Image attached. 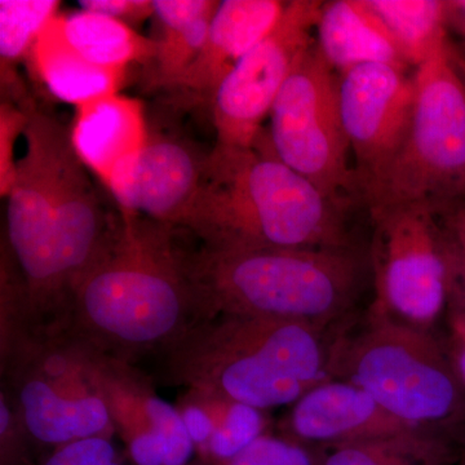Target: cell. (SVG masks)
Masks as SVG:
<instances>
[{
  "label": "cell",
  "mask_w": 465,
  "mask_h": 465,
  "mask_svg": "<svg viewBox=\"0 0 465 465\" xmlns=\"http://www.w3.org/2000/svg\"><path fill=\"white\" fill-rule=\"evenodd\" d=\"M174 229L121 216L70 293L63 330L104 354L133 363L157 356L202 313Z\"/></svg>",
  "instance_id": "cell-1"
},
{
  "label": "cell",
  "mask_w": 465,
  "mask_h": 465,
  "mask_svg": "<svg viewBox=\"0 0 465 465\" xmlns=\"http://www.w3.org/2000/svg\"><path fill=\"white\" fill-rule=\"evenodd\" d=\"M347 208L284 164L262 133L251 148L213 146L174 231L220 251L347 249Z\"/></svg>",
  "instance_id": "cell-2"
},
{
  "label": "cell",
  "mask_w": 465,
  "mask_h": 465,
  "mask_svg": "<svg viewBox=\"0 0 465 465\" xmlns=\"http://www.w3.org/2000/svg\"><path fill=\"white\" fill-rule=\"evenodd\" d=\"M336 332L293 321L203 318L159 351L157 374L167 384L266 412L292 406L331 379Z\"/></svg>",
  "instance_id": "cell-3"
},
{
  "label": "cell",
  "mask_w": 465,
  "mask_h": 465,
  "mask_svg": "<svg viewBox=\"0 0 465 465\" xmlns=\"http://www.w3.org/2000/svg\"><path fill=\"white\" fill-rule=\"evenodd\" d=\"M202 318L293 321L339 331L356 317L366 260L347 249L183 250Z\"/></svg>",
  "instance_id": "cell-4"
},
{
  "label": "cell",
  "mask_w": 465,
  "mask_h": 465,
  "mask_svg": "<svg viewBox=\"0 0 465 465\" xmlns=\"http://www.w3.org/2000/svg\"><path fill=\"white\" fill-rule=\"evenodd\" d=\"M330 375L362 388L410 427L463 445L465 388L433 332L369 311L333 336Z\"/></svg>",
  "instance_id": "cell-5"
},
{
  "label": "cell",
  "mask_w": 465,
  "mask_h": 465,
  "mask_svg": "<svg viewBox=\"0 0 465 465\" xmlns=\"http://www.w3.org/2000/svg\"><path fill=\"white\" fill-rule=\"evenodd\" d=\"M0 347L2 391L41 458L75 440L113 437L94 349L65 331L33 327L2 339Z\"/></svg>",
  "instance_id": "cell-6"
},
{
  "label": "cell",
  "mask_w": 465,
  "mask_h": 465,
  "mask_svg": "<svg viewBox=\"0 0 465 465\" xmlns=\"http://www.w3.org/2000/svg\"><path fill=\"white\" fill-rule=\"evenodd\" d=\"M414 78L405 142L361 198L370 215L403 206L440 211L465 200V79L450 42L416 67Z\"/></svg>",
  "instance_id": "cell-7"
},
{
  "label": "cell",
  "mask_w": 465,
  "mask_h": 465,
  "mask_svg": "<svg viewBox=\"0 0 465 465\" xmlns=\"http://www.w3.org/2000/svg\"><path fill=\"white\" fill-rule=\"evenodd\" d=\"M26 152L17 161L7 195V247L25 292L35 330L63 329L67 295L57 264V197L61 166L73 145L70 128L54 115L24 104Z\"/></svg>",
  "instance_id": "cell-8"
},
{
  "label": "cell",
  "mask_w": 465,
  "mask_h": 465,
  "mask_svg": "<svg viewBox=\"0 0 465 465\" xmlns=\"http://www.w3.org/2000/svg\"><path fill=\"white\" fill-rule=\"evenodd\" d=\"M370 216L374 302L369 311L433 332L451 302L455 278L454 250L439 211L403 206Z\"/></svg>",
  "instance_id": "cell-9"
},
{
  "label": "cell",
  "mask_w": 465,
  "mask_h": 465,
  "mask_svg": "<svg viewBox=\"0 0 465 465\" xmlns=\"http://www.w3.org/2000/svg\"><path fill=\"white\" fill-rule=\"evenodd\" d=\"M269 118L278 158L327 198L348 207L358 194L339 105V76L317 43L287 78Z\"/></svg>",
  "instance_id": "cell-10"
},
{
  "label": "cell",
  "mask_w": 465,
  "mask_h": 465,
  "mask_svg": "<svg viewBox=\"0 0 465 465\" xmlns=\"http://www.w3.org/2000/svg\"><path fill=\"white\" fill-rule=\"evenodd\" d=\"M322 5L316 0L287 2L274 29L226 76L211 106L216 145H255L287 78L316 43L313 30Z\"/></svg>",
  "instance_id": "cell-11"
},
{
  "label": "cell",
  "mask_w": 465,
  "mask_h": 465,
  "mask_svg": "<svg viewBox=\"0 0 465 465\" xmlns=\"http://www.w3.org/2000/svg\"><path fill=\"white\" fill-rule=\"evenodd\" d=\"M407 67L369 64L339 76V105L354 157L358 198L379 180L405 142L415 103Z\"/></svg>",
  "instance_id": "cell-12"
},
{
  "label": "cell",
  "mask_w": 465,
  "mask_h": 465,
  "mask_svg": "<svg viewBox=\"0 0 465 465\" xmlns=\"http://www.w3.org/2000/svg\"><path fill=\"white\" fill-rule=\"evenodd\" d=\"M97 378L133 465H188L194 443L176 407L155 394L133 363L96 353Z\"/></svg>",
  "instance_id": "cell-13"
},
{
  "label": "cell",
  "mask_w": 465,
  "mask_h": 465,
  "mask_svg": "<svg viewBox=\"0 0 465 465\" xmlns=\"http://www.w3.org/2000/svg\"><path fill=\"white\" fill-rule=\"evenodd\" d=\"M283 434L314 449L432 437L401 421L353 382L333 378L291 406Z\"/></svg>",
  "instance_id": "cell-14"
},
{
  "label": "cell",
  "mask_w": 465,
  "mask_h": 465,
  "mask_svg": "<svg viewBox=\"0 0 465 465\" xmlns=\"http://www.w3.org/2000/svg\"><path fill=\"white\" fill-rule=\"evenodd\" d=\"M206 154L191 143L150 134L130 173L113 188L121 216H143L176 229L198 188Z\"/></svg>",
  "instance_id": "cell-15"
},
{
  "label": "cell",
  "mask_w": 465,
  "mask_h": 465,
  "mask_svg": "<svg viewBox=\"0 0 465 465\" xmlns=\"http://www.w3.org/2000/svg\"><path fill=\"white\" fill-rule=\"evenodd\" d=\"M286 5L278 0L220 2L203 48L171 92L213 106L226 76L274 29Z\"/></svg>",
  "instance_id": "cell-16"
},
{
  "label": "cell",
  "mask_w": 465,
  "mask_h": 465,
  "mask_svg": "<svg viewBox=\"0 0 465 465\" xmlns=\"http://www.w3.org/2000/svg\"><path fill=\"white\" fill-rule=\"evenodd\" d=\"M150 134L142 101L121 94L75 106L70 127L76 154L106 191L134 167Z\"/></svg>",
  "instance_id": "cell-17"
},
{
  "label": "cell",
  "mask_w": 465,
  "mask_h": 465,
  "mask_svg": "<svg viewBox=\"0 0 465 465\" xmlns=\"http://www.w3.org/2000/svg\"><path fill=\"white\" fill-rule=\"evenodd\" d=\"M316 30L318 50L336 73L369 64L407 67L369 0L323 2Z\"/></svg>",
  "instance_id": "cell-18"
},
{
  "label": "cell",
  "mask_w": 465,
  "mask_h": 465,
  "mask_svg": "<svg viewBox=\"0 0 465 465\" xmlns=\"http://www.w3.org/2000/svg\"><path fill=\"white\" fill-rule=\"evenodd\" d=\"M30 56L45 88L56 99L74 106L119 94L127 74L124 70L99 66L82 56L67 41L64 15L60 14L43 27Z\"/></svg>",
  "instance_id": "cell-19"
},
{
  "label": "cell",
  "mask_w": 465,
  "mask_h": 465,
  "mask_svg": "<svg viewBox=\"0 0 465 465\" xmlns=\"http://www.w3.org/2000/svg\"><path fill=\"white\" fill-rule=\"evenodd\" d=\"M220 2L215 0H154L159 24L157 54L152 84L173 91L203 48Z\"/></svg>",
  "instance_id": "cell-20"
},
{
  "label": "cell",
  "mask_w": 465,
  "mask_h": 465,
  "mask_svg": "<svg viewBox=\"0 0 465 465\" xmlns=\"http://www.w3.org/2000/svg\"><path fill=\"white\" fill-rule=\"evenodd\" d=\"M64 30L70 45L96 65L124 70L134 64L153 63L157 42L105 15L84 11L65 16Z\"/></svg>",
  "instance_id": "cell-21"
},
{
  "label": "cell",
  "mask_w": 465,
  "mask_h": 465,
  "mask_svg": "<svg viewBox=\"0 0 465 465\" xmlns=\"http://www.w3.org/2000/svg\"><path fill=\"white\" fill-rule=\"evenodd\" d=\"M387 26L407 66L419 67L436 54L448 36V2L369 0Z\"/></svg>",
  "instance_id": "cell-22"
},
{
  "label": "cell",
  "mask_w": 465,
  "mask_h": 465,
  "mask_svg": "<svg viewBox=\"0 0 465 465\" xmlns=\"http://www.w3.org/2000/svg\"><path fill=\"white\" fill-rule=\"evenodd\" d=\"M321 465H452L457 448L433 437L367 440L317 449Z\"/></svg>",
  "instance_id": "cell-23"
},
{
  "label": "cell",
  "mask_w": 465,
  "mask_h": 465,
  "mask_svg": "<svg viewBox=\"0 0 465 465\" xmlns=\"http://www.w3.org/2000/svg\"><path fill=\"white\" fill-rule=\"evenodd\" d=\"M194 391L207 407L213 421V433L200 452V460L207 465H229L251 443L268 433L265 411Z\"/></svg>",
  "instance_id": "cell-24"
},
{
  "label": "cell",
  "mask_w": 465,
  "mask_h": 465,
  "mask_svg": "<svg viewBox=\"0 0 465 465\" xmlns=\"http://www.w3.org/2000/svg\"><path fill=\"white\" fill-rule=\"evenodd\" d=\"M56 0H0L2 84H16L12 66L32 54L43 27L58 15Z\"/></svg>",
  "instance_id": "cell-25"
},
{
  "label": "cell",
  "mask_w": 465,
  "mask_h": 465,
  "mask_svg": "<svg viewBox=\"0 0 465 465\" xmlns=\"http://www.w3.org/2000/svg\"><path fill=\"white\" fill-rule=\"evenodd\" d=\"M229 465H321L317 449L290 437L262 434Z\"/></svg>",
  "instance_id": "cell-26"
},
{
  "label": "cell",
  "mask_w": 465,
  "mask_h": 465,
  "mask_svg": "<svg viewBox=\"0 0 465 465\" xmlns=\"http://www.w3.org/2000/svg\"><path fill=\"white\" fill-rule=\"evenodd\" d=\"M38 465H133L119 454L112 437H91L43 455Z\"/></svg>",
  "instance_id": "cell-27"
},
{
  "label": "cell",
  "mask_w": 465,
  "mask_h": 465,
  "mask_svg": "<svg viewBox=\"0 0 465 465\" xmlns=\"http://www.w3.org/2000/svg\"><path fill=\"white\" fill-rule=\"evenodd\" d=\"M26 124L25 109L12 101L2 100V105H0V194L3 198H7L14 185L17 167L15 145L18 137L24 136Z\"/></svg>",
  "instance_id": "cell-28"
},
{
  "label": "cell",
  "mask_w": 465,
  "mask_h": 465,
  "mask_svg": "<svg viewBox=\"0 0 465 465\" xmlns=\"http://www.w3.org/2000/svg\"><path fill=\"white\" fill-rule=\"evenodd\" d=\"M41 455L34 448L32 440L5 394L0 393V465H38Z\"/></svg>",
  "instance_id": "cell-29"
},
{
  "label": "cell",
  "mask_w": 465,
  "mask_h": 465,
  "mask_svg": "<svg viewBox=\"0 0 465 465\" xmlns=\"http://www.w3.org/2000/svg\"><path fill=\"white\" fill-rule=\"evenodd\" d=\"M78 5L84 11L115 18L134 30L155 16L154 0H81Z\"/></svg>",
  "instance_id": "cell-30"
},
{
  "label": "cell",
  "mask_w": 465,
  "mask_h": 465,
  "mask_svg": "<svg viewBox=\"0 0 465 465\" xmlns=\"http://www.w3.org/2000/svg\"><path fill=\"white\" fill-rule=\"evenodd\" d=\"M443 344L465 388V317L457 308L450 309L448 341Z\"/></svg>",
  "instance_id": "cell-31"
},
{
  "label": "cell",
  "mask_w": 465,
  "mask_h": 465,
  "mask_svg": "<svg viewBox=\"0 0 465 465\" xmlns=\"http://www.w3.org/2000/svg\"><path fill=\"white\" fill-rule=\"evenodd\" d=\"M455 255L465 262V200L439 211Z\"/></svg>",
  "instance_id": "cell-32"
},
{
  "label": "cell",
  "mask_w": 465,
  "mask_h": 465,
  "mask_svg": "<svg viewBox=\"0 0 465 465\" xmlns=\"http://www.w3.org/2000/svg\"><path fill=\"white\" fill-rule=\"evenodd\" d=\"M455 255V252H454ZM452 307L457 308L465 317V262L455 255V278L454 289H452Z\"/></svg>",
  "instance_id": "cell-33"
},
{
  "label": "cell",
  "mask_w": 465,
  "mask_h": 465,
  "mask_svg": "<svg viewBox=\"0 0 465 465\" xmlns=\"http://www.w3.org/2000/svg\"><path fill=\"white\" fill-rule=\"evenodd\" d=\"M448 24L454 26L465 41V0L448 2Z\"/></svg>",
  "instance_id": "cell-34"
}]
</instances>
